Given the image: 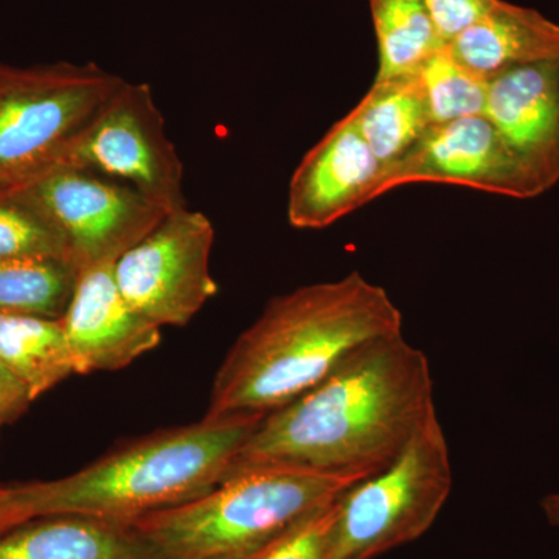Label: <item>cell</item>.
Here are the masks:
<instances>
[{
    "label": "cell",
    "mask_w": 559,
    "mask_h": 559,
    "mask_svg": "<svg viewBox=\"0 0 559 559\" xmlns=\"http://www.w3.org/2000/svg\"><path fill=\"white\" fill-rule=\"evenodd\" d=\"M452 57L480 79L559 57V24L539 11L498 0L447 44Z\"/></svg>",
    "instance_id": "15"
},
{
    "label": "cell",
    "mask_w": 559,
    "mask_h": 559,
    "mask_svg": "<svg viewBox=\"0 0 559 559\" xmlns=\"http://www.w3.org/2000/svg\"><path fill=\"white\" fill-rule=\"evenodd\" d=\"M418 182L451 183L516 200L546 193L485 114L432 124L403 159L384 168L380 197Z\"/></svg>",
    "instance_id": "10"
},
{
    "label": "cell",
    "mask_w": 559,
    "mask_h": 559,
    "mask_svg": "<svg viewBox=\"0 0 559 559\" xmlns=\"http://www.w3.org/2000/svg\"><path fill=\"white\" fill-rule=\"evenodd\" d=\"M70 260L68 246L46 216L17 191H0V261ZM73 263V261H72Z\"/></svg>",
    "instance_id": "21"
},
{
    "label": "cell",
    "mask_w": 559,
    "mask_h": 559,
    "mask_svg": "<svg viewBox=\"0 0 559 559\" xmlns=\"http://www.w3.org/2000/svg\"><path fill=\"white\" fill-rule=\"evenodd\" d=\"M35 520L27 484L0 488V533Z\"/></svg>",
    "instance_id": "25"
},
{
    "label": "cell",
    "mask_w": 559,
    "mask_h": 559,
    "mask_svg": "<svg viewBox=\"0 0 559 559\" xmlns=\"http://www.w3.org/2000/svg\"><path fill=\"white\" fill-rule=\"evenodd\" d=\"M0 559H164L132 524L58 514L0 533Z\"/></svg>",
    "instance_id": "14"
},
{
    "label": "cell",
    "mask_w": 559,
    "mask_h": 559,
    "mask_svg": "<svg viewBox=\"0 0 559 559\" xmlns=\"http://www.w3.org/2000/svg\"><path fill=\"white\" fill-rule=\"evenodd\" d=\"M32 401L28 389L0 362V428L20 418Z\"/></svg>",
    "instance_id": "24"
},
{
    "label": "cell",
    "mask_w": 559,
    "mask_h": 559,
    "mask_svg": "<svg viewBox=\"0 0 559 559\" xmlns=\"http://www.w3.org/2000/svg\"><path fill=\"white\" fill-rule=\"evenodd\" d=\"M349 116L385 167L403 159L433 124L418 72L374 80Z\"/></svg>",
    "instance_id": "16"
},
{
    "label": "cell",
    "mask_w": 559,
    "mask_h": 559,
    "mask_svg": "<svg viewBox=\"0 0 559 559\" xmlns=\"http://www.w3.org/2000/svg\"><path fill=\"white\" fill-rule=\"evenodd\" d=\"M60 231L79 272L114 264L168 215L130 186L55 165L13 189Z\"/></svg>",
    "instance_id": "7"
},
{
    "label": "cell",
    "mask_w": 559,
    "mask_h": 559,
    "mask_svg": "<svg viewBox=\"0 0 559 559\" xmlns=\"http://www.w3.org/2000/svg\"><path fill=\"white\" fill-rule=\"evenodd\" d=\"M543 509L550 524L559 528V492L547 496V498L543 500Z\"/></svg>",
    "instance_id": "26"
},
{
    "label": "cell",
    "mask_w": 559,
    "mask_h": 559,
    "mask_svg": "<svg viewBox=\"0 0 559 559\" xmlns=\"http://www.w3.org/2000/svg\"><path fill=\"white\" fill-rule=\"evenodd\" d=\"M60 320L75 374L124 369L162 342V329L140 316L120 293L114 264L79 272Z\"/></svg>",
    "instance_id": "12"
},
{
    "label": "cell",
    "mask_w": 559,
    "mask_h": 559,
    "mask_svg": "<svg viewBox=\"0 0 559 559\" xmlns=\"http://www.w3.org/2000/svg\"><path fill=\"white\" fill-rule=\"evenodd\" d=\"M356 481L293 466L230 474L201 498L132 522L164 559L250 557Z\"/></svg>",
    "instance_id": "4"
},
{
    "label": "cell",
    "mask_w": 559,
    "mask_h": 559,
    "mask_svg": "<svg viewBox=\"0 0 559 559\" xmlns=\"http://www.w3.org/2000/svg\"><path fill=\"white\" fill-rule=\"evenodd\" d=\"M382 164L352 116L334 123L294 171L288 219L296 229H325L380 198Z\"/></svg>",
    "instance_id": "11"
},
{
    "label": "cell",
    "mask_w": 559,
    "mask_h": 559,
    "mask_svg": "<svg viewBox=\"0 0 559 559\" xmlns=\"http://www.w3.org/2000/svg\"><path fill=\"white\" fill-rule=\"evenodd\" d=\"M451 488L450 447L436 411L399 457L337 498L330 559H374L418 539Z\"/></svg>",
    "instance_id": "6"
},
{
    "label": "cell",
    "mask_w": 559,
    "mask_h": 559,
    "mask_svg": "<svg viewBox=\"0 0 559 559\" xmlns=\"http://www.w3.org/2000/svg\"><path fill=\"white\" fill-rule=\"evenodd\" d=\"M61 164L119 180L167 213L187 207L182 160L150 84L124 81Z\"/></svg>",
    "instance_id": "8"
},
{
    "label": "cell",
    "mask_w": 559,
    "mask_h": 559,
    "mask_svg": "<svg viewBox=\"0 0 559 559\" xmlns=\"http://www.w3.org/2000/svg\"><path fill=\"white\" fill-rule=\"evenodd\" d=\"M336 500L297 522L252 559H330Z\"/></svg>",
    "instance_id": "22"
},
{
    "label": "cell",
    "mask_w": 559,
    "mask_h": 559,
    "mask_svg": "<svg viewBox=\"0 0 559 559\" xmlns=\"http://www.w3.org/2000/svg\"><path fill=\"white\" fill-rule=\"evenodd\" d=\"M401 333L403 316L388 290L359 272L274 297L221 364L204 417L270 414L356 349Z\"/></svg>",
    "instance_id": "2"
},
{
    "label": "cell",
    "mask_w": 559,
    "mask_h": 559,
    "mask_svg": "<svg viewBox=\"0 0 559 559\" xmlns=\"http://www.w3.org/2000/svg\"><path fill=\"white\" fill-rule=\"evenodd\" d=\"M0 362L28 389L33 401L75 374L57 319L0 314Z\"/></svg>",
    "instance_id": "17"
},
{
    "label": "cell",
    "mask_w": 559,
    "mask_h": 559,
    "mask_svg": "<svg viewBox=\"0 0 559 559\" xmlns=\"http://www.w3.org/2000/svg\"><path fill=\"white\" fill-rule=\"evenodd\" d=\"M428 356L403 333L370 342L316 388L264 415L227 476L293 466L359 481L380 473L436 412Z\"/></svg>",
    "instance_id": "1"
},
{
    "label": "cell",
    "mask_w": 559,
    "mask_h": 559,
    "mask_svg": "<svg viewBox=\"0 0 559 559\" xmlns=\"http://www.w3.org/2000/svg\"><path fill=\"white\" fill-rule=\"evenodd\" d=\"M498 0H425L441 40L450 44L487 14Z\"/></svg>",
    "instance_id": "23"
},
{
    "label": "cell",
    "mask_w": 559,
    "mask_h": 559,
    "mask_svg": "<svg viewBox=\"0 0 559 559\" xmlns=\"http://www.w3.org/2000/svg\"><path fill=\"white\" fill-rule=\"evenodd\" d=\"M255 555V554H253ZM253 555H250V557H240V558H230V559H252Z\"/></svg>",
    "instance_id": "27"
},
{
    "label": "cell",
    "mask_w": 559,
    "mask_h": 559,
    "mask_svg": "<svg viewBox=\"0 0 559 559\" xmlns=\"http://www.w3.org/2000/svg\"><path fill=\"white\" fill-rule=\"evenodd\" d=\"M378 40L377 79L415 73L444 46L425 0H369Z\"/></svg>",
    "instance_id": "18"
},
{
    "label": "cell",
    "mask_w": 559,
    "mask_h": 559,
    "mask_svg": "<svg viewBox=\"0 0 559 559\" xmlns=\"http://www.w3.org/2000/svg\"><path fill=\"white\" fill-rule=\"evenodd\" d=\"M123 83L95 64L0 62V191L61 164Z\"/></svg>",
    "instance_id": "5"
},
{
    "label": "cell",
    "mask_w": 559,
    "mask_h": 559,
    "mask_svg": "<svg viewBox=\"0 0 559 559\" xmlns=\"http://www.w3.org/2000/svg\"><path fill=\"white\" fill-rule=\"evenodd\" d=\"M264 415L204 417L151 433L62 479L33 481L36 518L132 522L201 498L226 479Z\"/></svg>",
    "instance_id": "3"
},
{
    "label": "cell",
    "mask_w": 559,
    "mask_h": 559,
    "mask_svg": "<svg viewBox=\"0 0 559 559\" xmlns=\"http://www.w3.org/2000/svg\"><path fill=\"white\" fill-rule=\"evenodd\" d=\"M485 116L539 180L559 182V57L489 80Z\"/></svg>",
    "instance_id": "13"
},
{
    "label": "cell",
    "mask_w": 559,
    "mask_h": 559,
    "mask_svg": "<svg viewBox=\"0 0 559 559\" xmlns=\"http://www.w3.org/2000/svg\"><path fill=\"white\" fill-rule=\"evenodd\" d=\"M417 72L433 124L484 116L489 81L455 60L447 44Z\"/></svg>",
    "instance_id": "20"
},
{
    "label": "cell",
    "mask_w": 559,
    "mask_h": 559,
    "mask_svg": "<svg viewBox=\"0 0 559 559\" xmlns=\"http://www.w3.org/2000/svg\"><path fill=\"white\" fill-rule=\"evenodd\" d=\"M215 229L189 207L168 213L114 263L128 304L159 326H183L216 293L210 267Z\"/></svg>",
    "instance_id": "9"
},
{
    "label": "cell",
    "mask_w": 559,
    "mask_h": 559,
    "mask_svg": "<svg viewBox=\"0 0 559 559\" xmlns=\"http://www.w3.org/2000/svg\"><path fill=\"white\" fill-rule=\"evenodd\" d=\"M79 280V267L64 259L0 261V314L60 320Z\"/></svg>",
    "instance_id": "19"
}]
</instances>
